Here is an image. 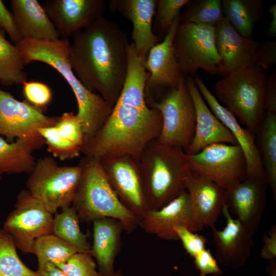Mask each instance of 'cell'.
<instances>
[{"label": "cell", "instance_id": "cell-1", "mask_svg": "<svg viewBox=\"0 0 276 276\" xmlns=\"http://www.w3.org/2000/svg\"><path fill=\"white\" fill-rule=\"evenodd\" d=\"M72 37L70 61L75 75L87 89L114 106L127 74L126 34L102 16Z\"/></svg>", "mask_w": 276, "mask_h": 276}, {"label": "cell", "instance_id": "cell-2", "mask_svg": "<svg viewBox=\"0 0 276 276\" xmlns=\"http://www.w3.org/2000/svg\"><path fill=\"white\" fill-rule=\"evenodd\" d=\"M162 117L155 108L117 102L106 121L83 146L85 156L101 159L129 155L139 160L147 146L158 136Z\"/></svg>", "mask_w": 276, "mask_h": 276}, {"label": "cell", "instance_id": "cell-3", "mask_svg": "<svg viewBox=\"0 0 276 276\" xmlns=\"http://www.w3.org/2000/svg\"><path fill=\"white\" fill-rule=\"evenodd\" d=\"M16 45L26 65L33 61L46 63L60 74L72 88L78 105L77 114L84 132L93 135L103 126L113 106L98 93L87 89L73 72L70 61L71 42L68 38L56 40L25 39Z\"/></svg>", "mask_w": 276, "mask_h": 276}, {"label": "cell", "instance_id": "cell-4", "mask_svg": "<svg viewBox=\"0 0 276 276\" xmlns=\"http://www.w3.org/2000/svg\"><path fill=\"white\" fill-rule=\"evenodd\" d=\"M139 164L149 210L164 206L186 190L192 170L185 151L151 141Z\"/></svg>", "mask_w": 276, "mask_h": 276}, {"label": "cell", "instance_id": "cell-5", "mask_svg": "<svg viewBox=\"0 0 276 276\" xmlns=\"http://www.w3.org/2000/svg\"><path fill=\"white\" fill-rule=\"evenodd\" d=\"M79 165L82 174L72 205L80 222L111 218L120 221L128 234L140 226L139 219L124 206L112 189L100 159L84 156Z\"/></svg>", "mask_w": 276, "mask_h": 276}, {"label": "cell", "instance_id": "cell-6", "mask_svg": "<svg viewBox=\"0 0 276 276\" xmlns=\"http://www.w3.org/2000/svg\"><path fill=\"white\" fill-rule=\"evenodd\" d=\"M267 76L255 65L234 71L215 84L218 98L255 135L265 113Z\"/></svg>", "mask_w": 276, "mask_h": 276}, {"label": "cell", "instance_id": "cell-7", "mask_svg": "<svg viewBox=\"0 0 276 276\" xmlns=\"http://www.w3.org/2000/svg\"><path fill=\"white\" fill-rule=\"evenodd\" d=\"M82 174V168L60 166L51 156L38 158L29 174L26 186L52 215L72 205Z\"/></svg>", "mask_w": 276, "mask_h": 276}, {"label": "cell", "instance_id": "cell-8", "mask_svg": "<svg viewBox=\"0 0 276 276\" xmlns=\"http://www.w3.org/2000/svg\"><path fill=\"white\" fill-rule=\"evenodd\" d=\"M149 106L157 109L162 117V129L156 140L163 145L185 151L193 138L196 124L195 107L185 76L177 88L169 89Z\"/></svg>", "mask_w": 276, "mask_h": 276}, {"label": "cell", "instance_id": "cell-9", "mask_svg": "<svg viewBox=\"0 0 276 276\" xmlns=\"http://www.w3.org/2000/svg\"><path fill=\"white\" fill-rule=\"evenodd\" d=\"M173 47L184 76L201 69L218 74L220 58L215 42V27L180 22L174 35Z\"/></svg>", "mask_w": 276, "mask_h": 276}, {"label": "cell", "instance_id": "cell-10", "mask_svg": "<svg viewBox=\"0 0 276 276\" xmlns=\"http://www.w3.org/2000/svg\"><path fill=\"white\" fill-rule=\"evenodd\" d=\"M186 156L193 172L224 189L247 178L246 159L238 145L215 144Z\"/></svg>", "mask_w": 276, "mask_h": 276}, {"label": "cell", "instance_id": "cell-11", "mask_svg": "<svg viewBox=\"0 0 276 276\" xmlns=\"http://www.w3.org/2000/svg\"><path fill=\"white\" fill-rule=\"evenodd\" d=\"M53 219L39 200L28 190H22L17 195L14 209L6 218L3 228L11 235L21 252L32 254L35 240L53 233Z\"/></svg>", "mask_w": 276, "mask_h": 276}, {"label": "cell", "instance_id": "cell-12", "mask_svg": "<svg viewBox=\"0 0 276 276\" xmlns=\"http://www.w3.org/2000/svg\"><path fill=\"white\" fill-rule=\"evenodd\" d=\"M180 22L179 15L173 21L167 35L150 50L146 57L145 65L148 76L145 94L148 106L157 101L169 89L177 88L184 76L173 44Z\"/></svg>", "mask_w": 276, "mask_h": 276}, {"label": "cell", "instance_id": "cell-13", "mask_svg": "<svg viewBox=\"0 0 276 276\" xmlns=\"http://www.w3.org/2000/svg\"><path fill=\"white\" fill-rule=\"evenodd\" d=\"M58 118L48 116L25 100L20 101L0 89V136H5L9 142L14 138L25 139L42 147L44 140L38 130L55 126Z\"/></svg>", "mask_w": 276, "mask_h": 276}, {"label": "cell", "instance_id": "cell-14", "mask_svg": "<svg viewBox=\"0 0 276 276\" xmlns=\"http://www.w3.org/2000/svg\"><path fill=\"white\" fill-rule=\"evenodd\" d=\"M100 160L108 181L120 201L141 220L149 209L139 160L129 155L105 157Z\"/></svg>", "mask_w": 276, "mask_h": 276}, {"label": "cell", "instance_id": "cell-15", "mask_svg": "<svg viewBox=\"0 0 276 276\" xmlns=\"http://www.w3.org/2000/svg\"><path fill=\"white\" fill-rule=\"evenodd\" d=\"M267 183L264 178L247 177L225 190L230 213L253 236L258 231L267 204Z\"/></svg>", "mask_w": 276, "mask_h": 276}, {"label": "cell", "instance_id": "cell-16", "mask_svg": "<svg viewBox=\"0 0 276 276\" xmlns=\"http://www.w3.org/2000/svg\"><path fill=\"white\" fill-rule=\"evenodd\" d=\"M60 37L68 38L103 16L104 0H48L43 6Z\"/></svg>", "mask_w": 276, "mask_h": 276}, {"label": "cell", "instance_id": "cell-17", "mask_svg": "<svg viewBox=\"0 0 276 276\" xmlns=\"http://www.w3.org/2000/svg\"><path fill=\"white\" fill-rule=\"evenodd\" d=\"M215 42L220 58L218 75L224 77L256 65L259 42L241 35L225 17L215 27Z\"/></svg>", "mask_w": 276, "mask_h": 276}, {"label": "cell", "instance_id": "cell-18", "mask_svg": "<svg viewBox=\"0 0 276 276\" xmlns=\"http://www.w3.org/2000/svg\"><path fill=\"white\" fill-rule=\"evenodd\" d=\"M185 82L193 100L196 124L193 138L185 150L186 154H195L213 144L238 145L229 130L212 112L203 99L193 76H185Z\"/></svg>", "mask_w": 276, "mask_h": 276}, {"label": "cell", "instance_id": "cell-19", "mask_svg": "<svg viewBox=\"0 0 276 276\" xmlns=\"http://www.w3.org/2000/svg\"><path fill=\"white\" fill-rule=\"evenodd\" d=\"M222 213L226 220L224 228L218 230L215 226L211 228L215 247V258L224 266L239 268L251 256L252 236L238 219L232 216L225 203Z\"/></svg>", "mask_w": 276, "mask_h": 276}, {"label": "cell", "instance_id": "cell-20", "mask_svg": "<svg viewBox=\"0 0 276 276\" xmlns=\"http://www.w3.org/2000/svg\"><path fill=\"white\" fill-rule=\"evenodd\" d=\"M193 79L211 110L229 130L241 147L246 161L247 177L265 179L255 135L243 128L235 116L220 103L198 75H196Z\"/></svg>", "mask_w": 276, "mask_h": 276}, {"label": "cell", "instance_id": "cell-21", "mask_svg": "<svg viewBox=\"0 0 276 276\" xmlns=\"http://www.w3.org/2000/svg\"><path fill=\"white\" fill-rule=\"evenodd\" d=\"M186 191L190 198L195 232L215 226L225 203V190L192 171Z\"/></svg>", "mask_w": 276, "mask_h": 276}, {"label": "cell", "instance_id": "cell-22", "mask_svg": "<svg viewBox=\"0 0 276 276\" xmlns=\"http://www.w3.org/2000/svg\"><path fill=\"white\" fill-rule=\"evenodd\" d=\"M157 0H113L110 10L117 11L132 24V39L138 55L146 58L150 50L162 41L153 32V19Z\"/></svg>", "mask_w": 276, "mask_h": 276}, {"label": "cell", "instance_id": "cell-23", "mask_svg": "<svg viewBox=\"0 0 276 276\" xmlns=\"http://www.w3.org/2000/svg\"><path fill=\"white\" fill-rule=\"evenodd\" d=\"M185 225L195 232L189 195L186 190L157 210H149L140 220V226L147 233L166 240H178L174 227Z\"/></svg>", "mask_w": 276, "mask_h": 276}, {"label": "cell", "instance_id": "cell-24", "mask_svg": "<svg viewBox=\"0 0 276 276\" xmlns=\"http://www.w3.org/2000/svg\"><path fill=\"white\" fill-rule=\"evenodd\" d=\"M90 254L97 263L100 276H114V262L121 248V222L111 218L94 220Z\"/></svg>", "mask_w": 276, "mask_h": 276}, {"label": "cell", "instance_id": "cell-25", "mask_svg": "<svg viewBox=\"0 0 276 276\" xmlns=\"http://www.w3.org/2000/svg\"><path fill=\"white\" fill-rule=\"evenodd\" d=\"M12 14L21 40H56L60 38L44 8L36 0H11Z\"/></svg>", "mask_w": 276, "mask_h": 276}, {"label": "cell", "instance_id": "cell-26", "mask_svg": "<svg viewBox=\"0 0 276 276\" xmlns=\"http://www.w3.org/2000/svg\"><path fill=\"white\" fill-rule=\"evenodd\" d=\"M256 143L267 185L276 204V113L265 111L255 133Z\"/></svg>", "mask_w": 276, "mask_h": 276}, {"label": "cell", "instance_id": "cell-27", "mask_svg": "<svg viewBox=\"0 0 276 276\" xmlns=\"http://www.w3.org/2000/svg\"><path fill=\"white\" fill-rule=\"evenodd\" d=\"M41 148L29 140L17 139L9 142L0 136V180L5 173L29 174L36 163L33 152Z\"/></svg>", "mask_w": 276, "mask_h": 276}, {"label": "cell", "instance_id": "cell-28", "mask_svg": "<svg viewBox=\"0 0 276 276\" xmlns=\"http://www.w3.org/2000/svg\"><path fill=\"white\" fill-rule=\"evenodd\" d=\"M224 16L241 35L253 39L255 25L262 18L263 0H222Z\"/></svg>", "mask_w": 276, "mask_h": 276}, {"label": "cell", "instance_id": "cell-29", "mask_svg": "<svg viewBox=\"0 0 276 276\" xmlns=\"http://www.w3.org/2000/svg\"><path fill=\"white\" fill-rule=\"evenodd\" d=\"M5 33L0 29V84H22L27 80L26 64L19 49L6 39Z\"/></svg>", "mask_w": 276, "mask_h": 276}, {"label": "cell", "instance_id": "cell-30", "mask_svg": "<svg viewBox=\"0 0 276 276\" xmlns=\"http://www.w3.org/2000/svg\"><path fill=\"white\" fill-rule=\"evenodd\" d=\"M53 219V234L74 246L79 252H90L91 245L87 235L79 226V219L75 208L71 205L62 208Z\"/></svg>", "mask_w": 276, "mask_h": 276}, {"label": "cell", "instance_id": "cell-31", "mask_svg": "<svg viewBox=\"0 0 276 276\" xmlns=\"http://www.w3.org/2000/svg\"><path fill=\"white\" fill-rule=\"evenodd\" d=\"M77 252L74 246L53 233L37 238L32 246V254L37 257L38 265L65 262Z\"/></svg>", "mask_w": 276, "mask_h": 276}, {"label": "cell", "instance_id": "cell-32", "mask_svg": "<svg viewBox=\"0 0 276 276\" xmlns=\"http://www.w3.org/2000/svg\"><path fill=\"white\" fill-rule=\"evenodd\" d=\"M186 6L180 22L215 27L224 17L221 0H190Z\"/></svg>", "mask_w": 276, "mask_h": 276}, {"label": "cell", "instance_id": "cell-33", "mask_svg": "<svg viewBox=\"0 0 276 276\" xmlns=\"http://www.w3.org/2000/svg\"><path fill=\"white\" fill-rule=\"evenodd\" d=\"M13 240L0 228V276H38L20 260Z\"/></svg>", "mask_w": 276, "mask_h": 276}, {"label": "cell", "instance_id": "cell-34", "mask_svg": "<svg viewBox=\"0 0 276 276\" xmlns=\"http://www.w3.org/2000/svg\"><path fill=\"white\" fill-rule=\"evenodd\" d=\"M39 134L44 140L47 150L61 160L73 159L82 153V148L61 136L53 126L40 128Z\"/></svg>", "mask_w": 276, "mask_h": 276}, {"label": "cell", "instance_id": "cell-35", "mask_svg": "<svg viewBox=\"0 0 276 276\" xmlns=\"http://www.w3.org/2000/svg\"><path fill=\"white\" fill-rule=\"evenodd\" d=\"M190 0H157L152 27L154 34L163 40L169 32L175 18L179 15L181 8Z\"/></svg>", "mask_w": 276, "mask_h": 276}, {"label": "cell", "instance_id": "cell-36", "mask_svg": "<svg viewBox=\"0 0 276 276\" xmlns=\"http://www.w3.org/2000/svg\"><path fill=\"white\" fill-rule=\"evenodd\" d=\"M55 265L68 276H100L90 252H77L66 262Z\"/></svg>", "mask_w": 276, "mask_h": 276}, {"label": "cell", "instance_id": "cell-37", "mask_svg": "<svg viewBox=\"0 0 276 276\" xmlns=\"http://www.w3.org/2000/svg\"><path fill=\"white\" fill-rule=\"evenodd\" d=\"M25 101L36 109L43 112L52 102L53 94L46 84L36 81H26L22 84Z\"/></svg>", "mask_w": 276, "mask_h": 276}, {"label": "cell", "instance_id": "cell-38", "mask_svg": "<svg viewBox=\"0 0 276 276\" xmlns=\"http://www.w3.org/2000/svg\"><path fill=\"white\" fill-rule=\"evenodd\" d=\"M54 126L61 136L83 148L84 134L81 121L77 114L63 113Z\"/></svg>", "mask_w": 276, "mask_h": 276}, {"label": "cell", "instance_id": "cell-39", "mask_svg": "<svg viewBox=\"0 0 276 276\" xmlns=\"http://www.w3.org/2000/svg\"><path fill=\"white\" fill-rule=\"evenodd\" d=\"M174 231L178 239L181 241L183 248L192 258L206 248V238L192 232L187 226L176 225L174 227Z\"/></svg>", "mask_w": 276, "mask_h": 276}, {"label": "cell", "instance_id": "cell-40", "mask_svg": "<svg viewBox=\"0 0 276 276\" xmlns=\"http://www.w3.org/2000/svg\"><path fill=\"white\" fill-rule=\"evenodd\" d=\"M193 259L200 276L210 274L218 275L223 273L222 270L218 265L217 261L209 249L205 248L196 255Z\"/></svg>", "mask_w": 276, "mask_h": 276}, {"label": "cell", "instance_id": "cell-41", "mask_svg": "<svg viewBox=\"0 0 276 276\" xmlns=\"http://www.w3.org/2000/svg\"><path fill=\"white\" fill-rule=\"evenodd\" d=\"M276 63V42L264 41L259 42L258 56L256 65L264 71Z\"/></svg>", "mask_w": 276, "mask_h": 276}, {"label": "cell", "instance_id": "cell-42", "mask_svg": "<svg viewBox=\"0 0 276 276\" xmlns=\"http://www.w3.org/2000/svg\"><path fill=\"white\" fill-rule=\"evenodd\" d=\"M0 29L7 33L14 44H17L21 38L17 30L12 13L6 8L0 0Z\"/></svg>", "mask_w": 276, "mask_h": 276}, {"label": "cell", "instance_id": "cell-43", "mask_svg": "<svg viewBox=\"0 0 276 276\" xmlns=\"http://www.w3.org/2000/svg\"><path fill=\"white\" fill-rule=\"evenodd\" d=\"M264 235L262 240L264 245L260 250V257L266 260L273 261L276 258V225L273 224L268 232Z\"/></svg>", "mask_w": 276, "mask_h": 276}, {"label": "cell", "instance_id": "cell-44", "mask_svg": "<svg viewBox=\"0 0 276 276\" xmlns=\"http://www.w3.org/2000/svg\"><path fill=\"white\" fill-rule=\"evenodd\" d=\"M265 111L276 113V71L267 77L265 92Z\"/></svg>", "mask_w": 276, "mask_h": 276}, {"label": "cell", "instance_id": "cell-45", "mask_svg": "<svg viewBox=\"0 0 276 276\" xmlns=\"http://www.w3.org/2000/svg\"><path fill=\"white\" fill-rule=\"evenodd\" d=\"M36 271L38 276H68L51 262L38 265Z\"/></svg>", "mask_w": 276, "mask_h": 276}, {"label": "cell", "instance_id": "cell-46", "mask_svg": "<svg viewBox=\"0 0 276 276\" xmlns=\"http://www.w3.org/2000/svg\"><path fill=\"white\" fill-rule=\"evenodd\" d=\"M268 11L271 14L272 19L266 35L269 37H274L276 35V4L272 5L269 8Z\"/></svg>", "mask_w": 276, "mask_h": 276}, {"label": "cell", "instance_id": "cell-47", "mask_svg": "<svg viewBox=\"0 0 276 276\" xmlns=\"http://www.w3.org/2000/svg\"><path fill=\"white\" fill-rule=\"evenodd\" d=\"M269 265L267 267V270L271 276H276V262L275 260L270 261Z\"/></svg>", "mask_w": 276, "mask_h": 276}, {"label": "cell", "instance_id": "cell-48", "mask_svg": "<svg viewBox=\"0 0 276 276\" xmlns=\"http://www.w3.org/2000/svg\"><path fill=\"white\" fill-rule=\"evenodd\" d=\"M114 276H125L123 271L121 269H119L116 271V274Z\"/></svg>", "mask_w": 276, "mask_h": 276}]
</instances>
